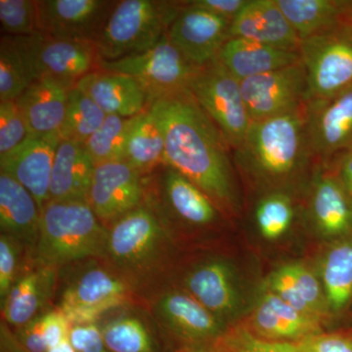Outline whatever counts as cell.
<instances>
[{"instance_id": "42", "label": "cell", "mask_w": 352, "mask_h": 352, "mask_svg": "<svg viewBox=\"0 0 352 352\" xmlns=\"http://www.w3.org/2000/svg\"><path fill=\"white\" fill-rule=\"evenodd\" d=\"M69 340L78 352H112L104 342L96 324L72 326Z\"/></svg>"}, {"instance_id": "48", "label": "cell", "mask_w": 352, "mask_h": 352, "mask_svg": "<svg viewBox=\"0 0 352 352\" xmlns=\"http://www.w3.org/2000/svg\"><path fill=\"white\" fill-rule=\"evenodd\" d=\"M349 25H351V29L352 32V0L351 1V7H349Z\"/></svg>"}, {"instance_id": "39", "label": "cell", "mask_w": 352, "mask_h": 352, "mask_svg": "<svg viewBox=\"0 0 352 352\" xmlns=\"http://www.w3.org/2000/svg\"><path fill=\"white\" fill-rule=\"evenodd\" d=\"M2 32L14 36H30L39 32L38 1L0 0Z\"/></svg>"}, {"instance_id": "3", "label": "cell", "mask_w": 352, "mask_h": 352, "mask_svg": "<svg viewBox=\"0 0 352 352\" xmlns=\"http://www.w3.org/2000/svg\"><path fill=\"white\" fill-rule=\"evenodd\" d=\"M107 227L85 201H48L41 212L34 258L57 268L94 256H104Z\"/></svg>"}, {"instance_id": "21", "label": "cell", "mask_w": 352, "mask_h": 352, "mask_svg": "<svg viewBox=\"0 0 352 352\" xmlns=\"http://www.w3.org/2000/svg\"><path fill=\"white\" fill-rule=\"evenodd\" d=\"M187 293L217 318L230 316L239 305L232 267L220 259L199 264L185 278Z\"/></svg>"}, {"instance_id": "35", "label": "cell", "mask_w": 352, "mask_h": 352, "mask_svg": "<svg viewBox=\"0 0 352 352\" xmlns=\"http://www.w3.org/2000/svg\"><path fill=\"white\" fill-rule=\"evenodd\" d=\"M106 346L112 352H160L147 324L136 315H124L100 327Z\"/></svg>"}, {"instance_id": "49", "label": "cell", "mask_w": 352, "mask_h": 352, "mask_svg": "<svg viewBox=\"0 0 352 352\" xmlns=\"http://www.w3.org/2000/svg\"><path fill=\"white\" fill-rule=\"evenodd\" d=\"M208 352H224V351H208Z\"/></svg>"}, {"instance_id": "4", "label": "cell", "mask_w": 352, "mask_h": 352, "mask_svg": "<svg viewBox=\"0 0 352 352\" xmlns=\"http://www.w3.org/2000/svg\"><path fill=\"white\" fill-rule=\"evenodd\" d=\"M104 258L131 285L154 276L168 244V229L156 214L142 206L107 226Z\"/></svg>"}, {"instance_id": "25", "label": "cell", "mask_w": 352, "mask_h": 352, "mask_svg": "<svg viewBox=\"0 0 352 352\" xmlns=\"http://www.w3.org/2000/svg\"><path fill=\"white\" fill-rule=\"evenodd\" d=\"M95 166L85 146L60 140L50 187V201H87Z\"/></svg>"}, {"instance_id": "28", "label": "cell", "mask_w": 352, "mask_h": 352, "mask_svg": "<svg viewBox=\"0 0 352 352\" xmlns=\"http://www.w3.org/2000/svg\"><path fill=\"white\" fill-rule=\"evenodd\" d=\"M56 268L39 265L17 280L1 305L9 325L22 328L39 316V311L52 295Z\"/></svg>"}, {"instance_id": "41", "label": "cell", "mask_w": 352, "mask_h": 352, "mask_svg": "<svg viewBox=\"0 0 352 352\" xmlns=\"http://www.w3.org/2000/svg\"><path fill=\"white\" fill-rule=\"evenodd\" d=\"M22 245L9 236L0 235V302L1 305L17 282Z\"/></svg>"}, {"instance_id": "36", "label": "cell", "mask_w": 352, "mask_h": 352, "mask_svg": "<svg viewBox=\"0 0 352 352\" xmlns=\"http://www.w3.org/2000/svg\"><path fill=\"white\" fill-rule=\"evenodd\" d=\"M133 118L107 115L103 124L88 138L85 148L94 166L124 161L127 135Z\"/></svg>"}, {"instance_id": "29", "label": "cell", "mask_w": 352, "mask_h": 352, "mask_svg": "<svg viewBox=\"0 0 352 352\" xmlns=\"http://www.w3.org/2000/svg\"><path fill=\"white\" fill-rule=\"evenodd\" d=\"M351 0H276L300 41L331 31L349 16Z\"/></svg>"}, {"instance_id": "6", "label": "cell", "mask_w": 352, "mask_h": 352, "mask_svg": "<svg viewBox=\"0 0 352 352\" xmlns=\"http://www.w3.org/2000/svg\"><path fill=\"white\" fill-rule=\"evenodd\" d=\"M307 75V101L320 100L352 87V32L347 19L331 31L300 41Z\"/></svg>"}, {"instance_id": "1", "label": "cell", "mask_w": 352, "mask_h": 352, "mask_svg": "<svg viewBox=\"0 0 352 352\" xmlns=\"http://www.w3.org/2000/svg\"><path fill=\"white\" fill-rule=\"evenodd\" d=\"M148 108L163 127L164 164L188 178L217 208L235 210L232 149L190 90L162 97Z\"/></svg>"}, {"instance_id": "30", "label": "cell", "mask_w": 352, "mask_h": 352, "mask_svg": "<svg viewBox=\"0 0 352 352\" xmlns=\"http://www.w3.org/2000/svg\"><path fill=\"white\" fill-rule=\"evenodd\" d=\"M270 287L271 293L292 307L316 318L327 303L316 278L300 264H287L275 271L271 275Z\"/></svg>"}, {"instance_id": "22", "label": "cell", "mask_w": 352, "mask_h": 352, "mask_svg": "<svg viewBox=\"0 0 352 352\" xmlns=\"http://www.w3.org/2000/svg\"><path fill=\"white\" fill-rule=\"evenodd\" d=\"M41 210L36 199L19 182L0 173L1 234L17 241L34 254L38 244Z\"/></svg>"}, {"instance_id": "47", "label": "cell", "mask_w": 352, "mask_h": 352, "mask_svg": "<svg viewBox=\"0 0 352 352\" xmlns=\"http://www.w3.org/2000/svg\"><path fill=\"white\" fill-rule=\"evenodd\" d=\"M47 352H78L76 351L75 347L73 346V344L69 342V338L68 339L64 340L63 342H60L58 346L52 347V349H50Z\"/></svg>"}, {"instance_id": "31", "label": "cell", "mask_w": 352, "mask_h": 352, "mask_svg": "<svg viewBox=\"0 0 352 352\" xmlns=\"http://www.w3.org/2000/svg\"><path fill=\"white\" fill-rule=\"evenodd\" d=\"M163 127L149 108L133 117L124 148V161L143 175L164 164Z\"/></svg>"}, {"instance_id": "34", "label": "cell", "mask_w": 352, "mask_h": 352, "mask_svg": "<svg viewBox=\"0 0 352 352\" xmlns=\"http://www.w3.org/2000/svg\"><path fill=\"white\" fill-rule=\"evenodd\" d=\"M106 116L87 94L78 88H72L69 91L63 126L59 132L60 140L85 145L88 138L103 124Z\"/></svg>"}, {"instance_id": "40", "label": "cell", "mask_w": 352, "mask_h": 352, "mask_svg": "<svg viewBox=\"0 0 352 352\" xmlns=\"http://www.w3.org/2000/svg\"><path fill=\"white\" fill-rule=\"evenodd\" d=\"M29 135V129L17 102H0V156L12 151Z\"/></svg>"}, {"instance_id": "8", "label": "cell", "mask_w": 352, "mask_h": 352, "mask_svg": "<svg viewBox=\"0 0 352 352\" xmlns=\"http://www.w3.org/2000/svg\"><path fill=\"white\" fill-rule=\"evenodd\" d=\"M100 69L133 78L147 95L149 106L162 97L189 90L200 68L190 63L166 34L144 53L116 61L101 60Z\"/></svg>"}, {"instance_id": "2", "label": "cell", "mask_w": 352, "mask_h": 352, "mask_svg": "<svg viewBox=\"0 0 352 352\" xmlns=\"http://www.w3.org/2000/svg\"><path fill=\"white\" fill-rule=\"evenodd\" d=\"M234 163L263 182H288L314 157L308 138L305 105L298 110L252 122Z\"/></svg>"}, {"instance_id": "9", "label": "cell", "mask_w": 352, "mask_h": 352, "mask_svg": "<svg viewBox=\"0 0 352 352\" xmlns=\"http://www.w3.org/2000/svg\"><path fill=\"white\" fill-rule=\"evenodd\" d=\"M144 204L160 220L175 217L192 227H207L219 219V208L188 178L162 164L143 175Z\"/></svg>"}, {"instance_id": "26", "label": "cell", "mask_w": 352, "mask_h": 352, "mask_svg": "<svg viewBox=\"0 0 352 352\" xmlns=\"http://www.w3.org/2000/svg\"><path fill=\"white\" fill-rule=\"evenodd\" d=\"M252 323L264 340L272 342H300L317 335L319 329L316 317L298 311L271 292L259 302Z\"/></svg>"}, {"instance_id": "14", "label": "cell", "mask_w": 352, "mask_h": 352, "mask_svg": "<svg viewBox=\"0 0 352 352\" xmlns=\"http://www.w3.org/2000/svg\"><path fill=\"white\" fill-rule=\"evenodd\" d=\"M142 173L124 161L95 166L87 203L102 223H112L144 204Z\"/></svg>"}, {"instance_id": "13", "label": "cell", "mask_w": 352, "mask_h": 352, "mask_svg": "<svg viewBox=\"0 0 352 352\" xmlns=\"http://www.w3.org/2000/svg\"><path fill=\"white\" fill-rule=\"evenodd\" d=\"M118 1L39 0V32L97 45Z\"/></svg>"}, {"instance_id": "19", "label": "cell", "mask_w": 352, "mask_h": 352, "mask_svg": "<svg viewBox=\"0 0 352 352\" xmlns=\"http://www.w3.org/2000/svg\"><path fill=\"white\" fill-rule=\"evenodd\" d=\"M242 38L300 52V39L276 0H249L231 22L229 39Z\"/></svg>"}, {"instance_id": "12", "label": "cell", "mask_w": 352, "mask_h": 352, "mask_svg": "<svg viewBox=\"0 0 352 352\" xmlns=\"http://www.w3.org/2000/svg\"><path fill=\"white\" fill-rule=\"evenodd\" d=\"M241 82L252 122L302 108L307 101V75L302 62Z\"/></svg>"}, {"instance_id": "24", "label": "cell", "mask_w": 352, "mask_h": 352, "mask_svg": "<svg viewBox=\"0 0 352 352\" xmlns=\"http://www.w3.org/2000/svg\"><path fill=\"white\" fill-rule=\"evenodd\" d=\"M217 60L240 82L302 61L300 52L280 50L242 38H230Z\"/></svg>"}, {"instance_id": "20", "label": "cell", "mask_w": 352, "mask_h": 352, "mask_svg": "<svg viewBox=\"0 0 352 352\" xmlns=\"http://www.w3.org/2000/svg\"><path fill=\"white\" fill-rule=\"evenodd\" d=\"M76 87L106 115L133 118L148 108L144 90L133 78L124 74L99 69L83 76Z\"/></svg>"}, {"instance_id": "32", "label": "cell", "mask_w": 352, "mask_h": 352, "mask_svg": "<svg viewBox=\"0 0 352 352\" xmlns=\"http://www.w3.org/2000/svg\"><path fill=\"white\" fill-rule=\"evenodd\" d=\"M322 282L329 308L340 314L352 302V236L331 247L322 265Z\"/></svg>"}, {"instance_id": "27", "label": "cell", "mask_w": 352, "mask_h": 352, "mask_svg": "<svg viewBox=\"0 0 352 352\" xmlns=\"http://www.w3.org/2000/svg\"><path fill=\"white\" fill-rule=\"evenodd\" d=\"M311 214L320 232L344 238L352 231V201L337 176L320 173L312 190Z\"/></svg>"}, {"instance_id": "16", "label": "cell", "mask_w": 352, "mask_h": 352, "mask_svg": "<svg viewBox=\"0 0 352 352\" xmlns=\"http://www.w3.org/2000/svg\"><path fill=\"white\" fill-rule=\"evenodd\" d=\"M308 138L314 157L326 162L352 150V87L305 104Z\"/></svg>"}, {"instance_id": "23", "label": "cell", "mask_w": 352, "mask_h": 352, "mask_svg": "<svg viewBox=\"0 0 352 352\" xmlns=\"http://www.w3.org/2000/svg\"><path fill=\"white\" fill-rule=\"evenodd\" d=\"M72 88L51 78H39L16 100L30 135L59 136Z\"/></svg>"}, {"instance_id": "10", "label": "cell", "mask_w": 352, "mask_h": 352, "mask_svg": "<svg viewBox=\"0 0 352 352\" xmlns=\"http://www.w3.org/2000/svg\"><path fill=\"white\" fill-rule=\"evenodd\" d=\"M34 78H51L69 88L100 69L101 58L95 44L54 38L38 32L20 36Z\"/></svg>"}, {"instance_id": "7", "label": "cell", "mask_w": 352, "mask_h": 352, "mask_svg": "<svg viewBox=\"0 0 352 352\" xmlns=\"http://www.w3.org/2000/svg\"><path fill=\"white\" fill-rule=\"evenodd\" d=\"M189 90L223 134L232 151L237 149L252 122L240 80L215 59L199 69Z\"/></svg>"}, {"instance_id": "43", "label": "cell", "mask_w": 352, "mask_h": 352, "mask_svg": "<svg viewBox=\"0 0 352 352\" xmlns=\"http://www.w3.org/2000/svg\"><path fill=\"white\" fill-rule=\"evenodd\" d=\"M300 352H352V337L314 335L296 344Z\"/></svg>"}, {"instance_id": "38", "label": "cell", "mask_w": 352, "mask_h": 352, "mask_svg": "<svg viewBox=\"0 0 352 352\" xmlns=\"http://www.w3.org/2000/svg\"><path fill=\"white\" fill-rule=\"evenodd\" d=\"M294 215V206L289 195L279 192L268 194L256 208V220L259 232L265 239H279L289 230Z\"/></svg>"}, {"instance_id": "45", "label": "cell", "mask_w": 352, "mask_h": 352, "mask_svg": "<svg viewBox=\"0 0 352 352\" xmlns=\"http://www.w3.org/2000/svg\"><path fill=\"white\" fill-rule=\"evenodd\" d=\"M236 352H300L296 344L261 340L245 333Z\"/></svg>"}, {"instance_id": "18", "label": "cell", "mask_w": 352, "mask_h": 352, "mask_svg": "<svg viewBox=\"0 0 352 352\" xmlns=\"http://www.w3.org/2000/svg\"><path fill=\"white\" fill-rule=\"evenodd\" d=\"M152 312L162 325L189 344L210 342L221 332V320L187 292L164 294L153 303Z\"/></svg>"}, {"instance_id": "44", "label": "cell", "mask_w": 352, "mask_h": 352, "mask_svg": "<svg viewBox=\"0 0 352 352\" xmlns=\"http://www.w3.org/2000/svg\"><path fill=\"white\" fill-rule=\"evenodd\" d=\"M187 3L200 7L232 22L249 3V0H192Z\"/></svg>"}, {"instance_id": "33", "label": "cell", "mask_w": 352, "mask_h": 352, "mask_svg": "<svg viewBox=\"0 0 352 352\" xmlns=\"http://www.w3.org/2000/svg\"><path fill=\"white\" fill-rule=\"evenodd\" d=\"M36 80L20 36L0 39V102L17 100Z\"/></svg>"}, {"instance_id": "5", "label": "cell", "mask_w": 352, "mask_h": 352, "mask_svg": "<svg viewBox=\"0 0 352 352\" xmlns=\"http://www.w3.org/2000/svg\"><path fill=\"white\" fill-rule=\"evenodd\" d=\"M183 2L118 1L97 50L101 60L116 61L151 50L166 36Z\"/></svg>"}, {"instance_id": "17", "label": "cell", "mask_w": 352, "mask_h": 352, "mask_svg": "<svg viewBox=\"0 0 352 352\" xmlns=\"http://www.w3.org/2000/svg\"><path fill=\"white\" fill-rule=\"evenodd\" d=\"M59 136L29 135L12 151L0 156V173L25 187L36 199L39 210L50 201L51 173Z\"/></svg>"}, {"instance_id": "15", "label": "cell", "mask_w": 352, "mask_h": 352, "mask_svg": "<svg viewBox=\"0 0 352 352\" xmlns=\"http://www.w3.org/2000/svg\"><path fill=\"white\" fill-rule=\"evenodd\" d=\"M230 25L226 18L184 1L168 36L190 63L201 68L217 59L229 39Z\"/></svg>"}, {"instance_id": "46", "label": "cell", "mask_w": 352, "mask_h": 352, "mask_svg": "<svg viewBox=\"0 0 352 352\" xmlns=\"http://www.w3.org/2000/svg\"><path fill=\"white\" fill-rule=\"evenodd\" d=\"M338 179L352 201V150L336 157Z\"/></svg>"}, {"instance_id": "37", "label": "cell", "mask_w": 352, "mask_h": 352, "mask_svg": "<svg viewBox=\"0 0 352 352\" xmlns=\"http://www.w3.org/2000/svg\"><path fill=\"white\" fill-rule=\"evenodd\" d=\"M71 328L61 310L46 312L20 328L19 342L27 352H47L68 339Z\"/></svg>"}, {"instance_id": "11", "label": "cell", "mask_w": 352, "mask_h": 352, "mask_svg": "<svg viewBox=\"0 0 352 352\" xmlns=\"http://www.w3.org/2000/svg\"><path fill=\"white\" fill-rule=\"evenodd\" d=\"M131 286L112 268L90 266L69 280L62 293L59 310L72 326L95 324L129 298Z\"/></svg>"}]
</instances>
